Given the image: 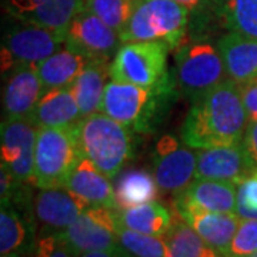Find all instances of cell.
I'll return each instance as SVG.
<instances>
[{
  "label": "cell",
  "instance_id": "6da1fadb",
  "mask_svg": "<svg viewBox=\"0 0 257 257\" xmlns=\"http://www.w3.org/2000/svg\"><path fill=\"white\" fill-rule=\"evenodd\" d=\"M247 124L240 84L226 79L192 101L182 126V140L192 149L236 145L244 138Z\"/></svg>",
  "mask_w": 257,
  "mask_h": 257
},
{
  "label": "cell",
  "instance_id": "7a4b0ae2",
  "mask_svg": "<svg viewBox=\"0 0 257 257\" xmlns=\"http://www.w3.org/2000/svg\"><path fill=\"white\" fill-rule=\"evenodd\" d=\"M175 94V79L152 89L110 80L104 89L100 111L133 132L152 133L166 116Z\"/></svg>",
  "mask_w": 257,
  "mask_h": 257
},
{
  "label": "cell",
  "instance_id": "3957f363",
  "mask_svg": "<svg viewBox=\"0 0 257 257\" xmlns=\"http://www.w3.org/2000/svg\"><path fill=\"white\" fill-rule=\"evenodd\" d=\"M74 132L82 156L113 179L133 157V136L127 126L97 111L80 119Z\"/></svg>",
  "mask_w": 257,
  "mask_h": 257
},
{
  "label": "cell",
  "instance_id": "277c9868",
  "mask_svg": "<svg viewBox=\"0 0 257 257\" xmlns=\"http://www.w3.org/2000/svg\"><path fill=\"white\" fill-rule=\"evenodd\" d=\"M190 12L175 0H140L120 32L121 43L165 42L170 49L180 46Z\"/></svg>",
  "mask_w": 257,
  "mask_h": 257
},
{
  "label": "cell",
  "instance_id": "5b68a950",
  "mask_svg": "<svg viewBox=\"0 0 257 257\" xmlns=\"http://www.w3.org/2000/svg\"><path fill=\"white\" fill-rule=\"evenodd\" d=\"M173 79L177 90L192 101L229 79L217 45L199 40L179 47Z\"/></svg>",
  "mask_w": 257,
  "mask_h": 257
},
{
  "label": "cell",
  "instance_id": "8992f818",
  "mask_svg": "<svg viewBox=\"0 0 257 257\" xmlns=\"http://www.w3.org/2000/svg\"><path fill=\"white\" fill-rule=\"evenodd\" d=\"M82 157L74 126L39 127L35 150L33 186L39 189L64 187L66 179Z\"/></svg>",
  "mask_w": 257,
  "mask_h": 257
},
{
  "label": "cell",
  "instance_id": "52a82bcc",
  "mask_svg": "<svg viewBox=\"0 0 257 257\" xmlns=\"http://www.w3.org/2000/svg\"><path fill=\"white\" fill-rule=\"evenodd\" d=\"M165 42H127L116 52L110 63V79L140 87H159L173 77L167 72Z\"/></svg>",
  "mask_w": 257,
  "mask_h": 257
},
{
  "label": "cell",
  "instance_id": "ba28073f",
  "mask_svg": "<svg viewBox=\"0 0 257 257\" xmlns=\"http://www.w3.org/2000/svg\"><path fill=\"white\" fill-rule=\"evenodd\" d=\"M16 20L2 40L3 76L18 66H37L64 45V36L60 33L19 19Z\"/></svg>",
  "mask_w": 257,
  "mask_h": 257
},
{
  "label": "cell",
  "instance_id": "9c48e42d",
  "mask_svg": "<svg viewBox=\"0 0 257 257\" xmlns=\"http://www.w3.org/2000/svg\"><path fill=\"white\" fill-rule=\"evenodd\" d=\"M116 209L117 207L89 206L60 233L76 256L80 257L89 251L121 248L117 236Z\"/></svg>",
  "mask_w": 257,
  "mask_h": 257
},
{
  "label": "cell",
  "instance_id": "30bf717a",
  "mask_svg": "<svg viewBox=\"0 0 257 257\" xmlns=\"http://www.w3.org/2000/svg\"><path fill=\"white\" fill-rule=\"evenodd\" d=\"M64 46L90 62H107L121 46L120 35L94 13L83 8L69 25Z\"/></svg>",
  "mask_w": 257,
  "mask_h": 257
},
{
  "label": "cell",
  "instance_id": "8fae6325",
  "mask_svg": "<svg viewBox=\"0 0 257 257\" xmlns=\"http://www.w3.org/2000/svg\"><path fill=\"white\" fill-rule=\"evenodd\" d=\"M153 175L159 187L167 193H179L196 179L197 153L173 135H165L155 146Z\"/></svg>",
  "mask_w": 257,
  "mask_h": 257
},
{
  "label": "cell",
  "instance_id": "7c38bea8",
  "mask_svg": "<svg viewBox=\"0 0 257 257\" xmlns=\"http://www.w3.org/2000/svg\"><path fill=\"white\" fill-rule=\"evenodd\" d=\"M37 126L30 119L2 120V165L19 180L33 186Z\"/></svg>",
  "mask_w": 257,
  "mask_h": 257
},
{
  "label": "cell",
  "instance_id": "4fadbf2b",
  "mask_svg": "<svg viewBox=\"0 0 257 257\" xmlns=\"http://www.w3.org/2000/svg\"><path fill=\"white\" fill-rule=\"evenodd\" d=\"M254 169L243 143L199 149L196 179L230 182L239 186Z\"/></svg>",
  "mask_w": 257,
  "mask_h": 257
},
{
  "label": "cell",
  "instance_id": "5bb4252c",
  "mask_svg": "<svg viewBox=\"0 0 257 257\" xmlns=\"http://www.w3.org/2000/svg\"><path fill=\"white\" fill-rule=\"evenodd\" d=\"M89 204L66 187L40 189L33 197L39 233H62Z\"/></svg>",
  "mask_w": 257,
  "mask_h": 257
},
{
  "label": "cell",
  "instance_id": "9a60e30c",
  "mask_svg": "<svg viewBox=\"0 0 257 257\" xmlns=\"http://www.w3.org/2000/svg\"><path fill=\"white\" fill-rule=\"evenodd\" d=\"M84 6V0H8V10L13 18L62 36H66L69 25Z\"/></svg>",
  "mask_w": 257,
  "mask_h": 257
},
{
  "label": "cell",
  "instance_id": "2e32d148",
  "mask_svg": "<svg viewBox=\"0 0 257 257\" xmlns=\"http://www.w3.org/2000/svg\"><path fill=\"white\" fill-rule=\"evenodd\" d=\"M173 206L182 220L192 226L209 246L224 256L241 220L237 213L203 210L190 204L176 202H173Z\"/></svg>",
  "mask_w": 257,
  "mask_h": 257
},
{
  "label": "cell",
  "instance_id": "e0dca14e",
  "mask_svg": "<svg viewBox=\"0 0 257 257\" xmlns=\"http://www.w3.org/2000/svg\"><path fill=\"white\" fill-rule=\"evenodd\" d=\"M45 92L36 66H18L6 74L3 87V120L30 119Z\"/></svg>",
  "mask_w": 257,
  "mask_h": 257
},
{
  "label": "cell",
  "instance_id": "ac0fdd59",
  "mask_svg": "<svg viewBox=\"0 0 257 257\" xmlns=\"http://www.w3.org/2000/svg\"><path fill=\"white\" fill-rule=\"evenodd\" d=\"M35 209L23 210L13 204H2L0 209V254H33L36 247Z\"/></svg>",
  "mask_w": 257,
  "mask_h": 257
},
{
  "label": "cell",
  "instance_id": "d6986e66",
  "mask_svg": "<svg viewBox=\"0 0 257 257\" xmlns=\"http://www.w3.org/2000/svg\"><path fill=\"white\" fill-rule=\"evenodd\" d=\"M64 187L74 193L89 206L117 207L114 187L87 157L82 156L69 173Z\"/></svg>",
  "mask_w": 257,
  "mask_h": 257
},
{
  "label": "cell",
  "instance_id": "ffe728a7",
  "mask_svg": "<svg viewBox=\"0 0 257 257\" xmlns=\"http://www.w3.org/2000/svg\"><path fill=\"white\" fill-rule=\"evenodd\" d=\"M176 203H184L203 210L236 213L237 184L211 179H194L186 189L175 194Z\"/></svg>",
  "mask_w": 257,
  "mask_h": 257
},
{
  "label": "cell",
  "instance_id": "44dd1931",
  "mask_svg": "<svg viewBox=\"0 0 257 257\" xmlns=\"http://www.w3.org/2000/svg\"><path fill=\"white\" fill-rule=\"evenodd\" d=\"M227 77L244 84L257 79V40L229 32L217 42Z\"/></svg>",
  "mask_w": 257,
  "mask_h": 257
},
{
  "label": "cell",
  "instance_id": "7402d4cb",
  "mask_svg": "<svg viewBox=\"0 0 257 257\" xmlns=\"http://www.w3.org/2000/svg\"><path fill=\"white\" fill-rule=\"evenodd\" d=\"M80 119L82 113L70 87L45 90L30 116L37 127H72Z\"/></svg>",
  "mask_w": 257,
  "mask_h": 257
},
{
  "label": "cell",
  "instance_id": "603a6c76",
  "mask_svg": "<svg viewBox=\"0 0 257 257\" xmlns=\"http://www.w3.org/2000/svg\"><path fill=\"white\" fill-rule=\"evenodd\" d=\"M89 63L90 60L84 56L64 47L49 56L36 67L40 80L43 83V89L49 90L59 87H70Z\"/></svg>",
  "mask_w": 257,
  "mask_h": 257
},
{
  "label": "cell",
  "instance_id": "cb8c5ba5",
  "mask_svg": "<svg viewBox=\"0 0 257 257\" xmlns=\"http://www.w3.org/2000/svg\"><path fill=\"white\" fill-rule=\"evenodd\" d=\"M110 76V64L107 62H90L82 74L72 83L70 90L79 104L83 117L100 111L101 100Z\"/></svg>",
  "mask_w": 257,
  "mask_h": 257
},
{
  "label": "cell",
  "instance_id": "d4e9b609",
  "mask_svg": "<svg viewBox=\"0 0 257 257\" xmlns=\"http://www.w3.org/2000/svg\"><path fill=\"white\" fill-rule=\"evenodd\" d=\"M116 219L121 227L162 237L173 223L170 211L157 202L145 203L128 209H116Z\"/></svg>",
  "mask_w": 257,
  "mask_h": 257
},
{
  "label": "cell",
  "instance_id": "484cf974",
  "mask_svg": "<svg viewBox=\"0 0 257 257\" xmlns=\"http://www.w3.org/2000/svg\"><path fill=\"white\" fill-rule=\"evenodd\" d=\"M156 177L145 169H130L120 175L114 187L117 209H128L139 204L156 202L159 197Z\"/></svg>",
  "mask_w": 257,
  "mask_h": 257
},
{
  "label": "cell",
  "instance_id": "4316f807",
  "mask_svg": "<svg viewBox=\"0 0 257 257\" xmlns=\"http://www.w3.org/2000/svg\"><path fill=\"white\" fill-rule=\"evenodd\" d=\"M169 257H223L184 220H173L165 236Z\"/></svg>",
  "mask_w": 257,
  "mask_h": 257
},
{
  "label": "cell",
  "instance_id": "83f0119b",
  "mask_svg": "<svg viewBox=\"0 0 257 257\" xmlns=\"http://www.w3.org/2000/svg\"><path fill=\"white\" fill-rule=\"evenodd\" d=\"M220 16L229 32L257 40V0H226Z\"/></svg>",
  "mask_w": 257,
  "mask_h": 257
},
{
  "label": "cell",
  "instance_id": "f1b7e54d",
  "mask_svg": "<svg viewBox=\"0 0 257 257\" xmlns=\"http://www.w3.org/2000/svg\"><path fill=\"white\" fill-rule=\"evenodd\" d=\"M120 246L133 257H169V246L165 237L139 233L121 227L117 223Z\"/></svg>",
  "mask_w": 257,
  "mask_h": 257
},
{
  "label": "cell",
  "instance_id": "f546056e",
  "mask_svg": "<svg viewBox=\"0 0 257 257\" xmlns=\"http://www.w3.org/2000/svg\"><path fill=\"white\" fill-rule=\"evenodd\" d=\"M140 0H84V5L120 35V32L126 28Z\"/></svg>",
  "mask_w": 257,
  "mask_h": 257
},
{
  "label": "cell",
  "instance_id": "4dcf8cb0",
  "mask_svg": "<svg viewBox=\"0 0 257 257\" xmlns=\"http://www.w3.org/2000/svg\"><path fill=\"white\" fill-rule=\"evenodd\" d=\"M257 251V220L241 219L223 257H250Z\"/></svg>",
  "mask_w": 257,
  "mask_h": 257
},
{
  "label": "cell",
  "instance_id": "1f68e13d",
  "mask_svg": "<svg viewBox=\"0 0 257 257\" xmlns=\"http://www.w3.org/2000/svg\"><path fill=\"white\" fill-rule=\"evenodd\" d=\"M236 213L241 219L257 220V169L237 186Z\"/></svg>",
  "mask_w": 257,
  "mask_h": 257
},
{
  "label": "cell",
  "instance_id": "d6a6232c",
  "mask_svg": "<svg viewBox=\"0 0 257 257\" xmlns=\"http://www.w3.org/2000/svg\"><path fill=\"white\" fill-rule=\"evenodd\" d=\"M33 257H77L60 233H39Z\"/></svg>",
  "mask_w": 257,
  "mask_h": 257
},
{
  "label": "cell",
  "instance_id": "836d02e7",
  "mask_svg": "<svg viewBox=\"0 0 257 257\" xmlns=\"http://www.w3.org/2000/svg\"><path fill=\"white\" fill-rule=\"evenodd\" d=\"M240 90H241L244 109L247 111L248 121L257 120V79L244 84H240Z\"/></svg>",
  "mask_w": 257,
  "mask_h": 257
},
{
  "label": "cell",
  "instance_id": "e575fe53",
  "mask_svg": "<svg viewBox=\"0 0 257 257\" xmlns=\"http://www.w3.org/2000/svg\"><path fill=\"white\" fill-rule=\"evenodd\" d=\"M243 146L247 152L248 157L257 167V120H250L244 133V138L241 140Z\"/></svg>",
  "mask_w": 257,
  "mask_h": 257
},
{
  "label": "cell",
  "instance_id": "d590c367",
  "mask_svg": "<svg viewBox=\"0 0 257 257\" xmlns=\"http://www.w3.org/2000/svg\"><path fill=\"white\" fill-rule=\"evenodd\" d=\"M177 3L183 5L184 8H187L190 13H197L200 15L206 9H210V5H209V0H175Z\"/></svg>",
  "mask_w": 257,
  "mask_h": 257
},
{
  "label": "cell",
  "instance_id": "8d00e7d4",
  "mask_svg": "<svg viewBox=\"0 0 257 257\" xmlns=\"http://www.w3.org/2000/svg\"><path fill=\"white\" fill-rule=\"evenodd\" d=\"M80 257H128L127 251L121 247L119 250H99V251H89Z\"/></svg>",
  "mask_w": 257,
  "mask_h": 257
},
{
  "label": "cell",
  "instance_id": "74e56055",
  "mask_svg": "<svg viewBox=\"0 0 257 257\" xmlns=\"http://www.w3.org/2000/svg\"><path fill=\"white\" fill-rule=\"evenodd\" d=\"M224 3H226V0H209V5H210V8L214 10L217 15H220V10H221V8H223V5H224Z\"/></svg>",
  "mask_w": 257,
  "mask_h": 257
},
{
  "label": "cell",
  "instance_id": "f35d334b",
  "mask_svg": "<svg viewBox=\"0 0 257 257\" xmlns=\"http://www.w3.org/2000/svg\"><path fill=\"white\" fill-rule=\"evenodd\" d=\"M2 257H33V254H25V253H12V254H5Z\"/></svg>",
  "mask_w": 257,
  "mask_h": 257
},
{
  "label": "cell",
  "instance_id": "ab89813d",
  "mask_svg": "<svg viewBox=\"0 0 257 257\" xmlns=\"http://www.w3.org/2000/svg\"><path fill=\"white\" fill-rule=\"evenodd\" d=\"M250 257H257V251H256V253H254V254H251V256H250Z\"/></svg>",
  "mask_w": 257,
  "mask_h": 257
}]
</instances>
